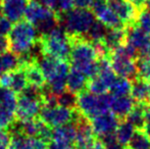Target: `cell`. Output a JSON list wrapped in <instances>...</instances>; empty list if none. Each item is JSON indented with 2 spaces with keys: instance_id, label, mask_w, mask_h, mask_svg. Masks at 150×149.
Returning a JSON list of instances; mask_svg holds the SVG:
<instances>
[{
  "instance_id": "4",
  "label": "cell",
  "mask_w": 150,
  "mask_h": 149,
  "mask_svg": "<svg viewBox=\"0 0 150 149\" xmlns=\"http://www.w3.org/2000/svg\"><path fill=\"white\" fill-rule=\"evenodd\" d=\"M60 25L69 36L85 37L96 18L90 9L73 8L67 13L60 14Z\"/></svg>"
},
{
  "instance_id": "9",
  "label": "cell",
  "mask_w": 150,
  "mask_h": 149,
  "mask_svg": "<svg viewBox=\"0 0 150 149\" xmlns=\"http://www.w3.org/2000/svg\"><path fill=\"white\" fill-rule=\"evenodd\" d=\"M110 64L113 72L117 77L126 78V79L133 81L137 76V66L136 60L131 59L128 57L117 55V54H110Z\"/></svg>"
},
{
  "instance_id": "41",
  "label": "cell",
  "mask_w": 150,
  "mask_h": 149,
  "mask_svg": "<svg viewBox=\"0 0 150 149\" xmlns=\"http://www.w3.org/2000/svg\"><path fill=\"white\" fill-rule=\"evenodd\" d=\"M83 149H105V147L103 146V144L101 143V141L99 139H96L95 141H93L92 143L89 144L88 146H86Z\"/></svg>"
},
{
  "instance_id": "24",
  "label": "cell",
  "mask_w": 150,
  "mask_h": 149,
  "mask_svg": "<svg viewBox=\"0 0 150 149\" xmlns=\"http://www.w3.org/2000/svg\"><path fill=\"white\" fill-rule=\"evenodd\" d=\"M127 147L129 149H150V137L144 130H135Z\"/></svg>"
},
{
  "instance_id": "28",
  "label": "cell",
  "mask_w": 150,
  "mask_h": 149,
  "mask_svg": "<svg viewBox=\"0 0 150 149\" xmlns=\"http://www.w3.org/2000/svg\"><path fill=\"white\" fill-rule=\"evenodd\" d=\"M107 29L108 28L104 24H102L100 20H96L93 23L92 26H91V28L87 32V34L85 35V38L87 40H89L90 42L102 40L104 38L105 34H106Z\"/></svg>"
},
{
  "instance_id": "10",
  "label": "cell",
  "mask_w": 150,
  "mask_h": 149,
  "mask_svg": "<svg viewBox=\"0 0 150 149\" xmlns=\"http://www.w3.org/2000/svg\"><path fill=\"white\" fill-rule=\"evenodd\" d=\"M107 4L126 27L135 24L139 11L131 2H129L128 0H112L107 2Z\"/></svg>"
},
{
  "instance_id": "23",
  "label": "cell",
  "mask_w": 150,
  "mask_h": 149,
  "mask_svg": "<svg viewBox=\"0 0 150 149\" xmlns=\"http://www.w3.org/2000/svg\"><path fill=\"white\" fill-rule=\"evenodd\" d=\"M16 103H18V94L8 88L0 89V105L9 112H16Z\"/></svg>"
},
{
  "instance_id": "45",
  "label": "cell",
  "mask_w": 150,
  "mask_h": 149,
  "mask_svg": "<svg viewBox=\"0 0 150 149\" xmlns=\"http://www.w3.org/2000/svg\"><path fill=\"white\" fill-rule=\"evenodd\" d=\"M1 2H2V0H0V4H1Z\"/></svg>"
},
{
  "instance_id": "12",
  "label": "cell",
  "mask_w": 150,
  "mask_h": 149,
  "mask_svg": "<svg viewBox=\"0 0 150 149\" xmlns=\"http://www.w3.org/2000/svg\"><path fill=\"white\" fill-rule=\"evenodd\" d=\"M28 3L29 0H2L0 8L5 18L16 23L23 20Z\"/></svg>"
},
{
  "instance_id": "18",
  "label": "cell",
  "mask_w": 150,
  "mask_h": 149,
  "mask_svg": "<svg viewBox=\"0 0 150 149\" xmlns=\"http://www.w3.org/2000/svg\"><path fill=\"white\" fill-rule=\"evenodd\" d=\"M102 41L104 42L105 45L112 51L113 49H115V48H117L119 46L126 43V41H127L126 28H122V29L108 28L104 38L102 39Z\"/></svg>"
},
{
  "instance_id": "46",
  "label": "cell",
  "mask_w": 150,
  "mask_h": 149,
  "mask_svg": "<svg viewBox=\"0 0 150 149\" xmlns=\"http://www.w3.org/2000/svg\"><path fill=\"white\" fill-rule=\"evenodd\" d=\"M125 149H129V148H128V147H126V148H125Z\"/></svg>"
},
{
  "instance_id": "3",
  "label": "cell",
  "mask_w": 150,
  "mask_h": 149,
  "mask_svg": "<svg viewBox=\"0 0 150 149\" xmlns=\"http://www.w3.org/2000/svg\"><path fill=\"white\" fill-rule=\"evenodd\" d=\"M39 37L36 28L26 20H21L11 27L7 35L8 50L16 55L30 52L37 46Z\"/></svg>"
},
{
  "instance_id": "2",
  "label": "cell",
  "mask_w": 150,
  "mask_h": 149,
  "mask_svg": "<svg viewBox=\"0 0 150 149\" xmlns=\"http://www.w3.org/2000/svg\"><path fill=\"white\" fill-rule=\"evenodd\" d=\"M41 55L69 61L71 50V36L61 25L46 35H39L37 40Z\"/></svg>"
},
{
  "instance_id": "30",
  "label": "cell",
  "mask_w": 150,
  "mask_h": 149,
  "mask_svg": "<svg viewBox=\"0 0 150 149\" xmlns=\"http://www.w3.org/2000/svg\"><path fill=\"white\" fill-rule=\"evenodd\" d=\"M136 66L138 78L150 82V59L139 56L136 59Z\"/></svg>"
},
{
  "instance_id": "35",
  "label": "cell",
  "mask_w": 150,
  "mask_h": 149,
  "mask_svg": "<svg viewBox=\"0 0 150 149\" xmlns=\"http://www.w3.org/2000/svg\"><path fill=\"white\" fill-rule=\"evenodd\" d=\"M47 149H76V147L73 142L52 139L47 144Z\"/></svg>"
},
{
  "instance_id": "6",
  "label": "cell",
  "mask_w": 150,
  "mask_h": 149,
  "mask_svg": "<svg viewBox=\"0 0 150 149\" xmlns=\"http://www.w3.org/2000/svg\"><path fill=\"white\" fill-rule=\"evenodd\" d=\"M76 108L63 107L60 105L55 106H42L39 113V117L49 125L51 128H56L65 124L71 123L75 117Z\"/></svg>"
},
{
  "instance_id": "25",
  "label": "cell",
  "mask_w": 150,
  "mask_h": 149,
  "mask_svg": "<svg viewBox=\"0 0 150 149\" xmlns=\"http://www.w3.org/2000/svg\"><path fill=\"white\" fill-rule=\"evenodd\" d=\"M0 66L2 72H13L20 68V60L18 56L11 52L10 50L2 52L0 55Z\"/></svg>"
},
{
  "instance_id": "33",
  "label": "cell",
  "mask_w": 150,
  "mask_h": 149,
  "mask_svg": "<svg viewBox=\"0 0 150 149\" xmlns=\"http://www.w3.org/2000/svg\"><path fill=\"white\" fill-rule=\"evenodd\" d=\"M16 117L14 114L0 105V131H8Z\"/></svg>"
},
{
  "instance_id": "42",
  "label": "cell",
  "mask_w": 150,
  "mask_h": 149,
  "mask_svg": "<svg viewBox=\"0 0 150 149\" xmlns=\"http://www.w3.org/2000/svg\"><path fill=\"white\" fill-rule=\"evenodd\" d=\"M140 56H143V57H146V58H148V59H150V37H149L148 41H147L146 45L141 50Z\"/></svg>"
},
{
  "instance_id": "40",
  "label": "cell",
  "mask_w": 150,
  "mask_h": 149,
  "mask_svg": "<svg viewBox=\"0 0 150 149\" xmlns=\"http://www.w3.org/2000/svg\"><path fill=\"white\" fill-rule=\"evenodd\" d=\"M128 1L131 2V3L138 9V11H140V10H142L143 8L146 7L147 0H128Z\"/></svg>"
},
{
  "instance_id": "32",
  "label": "cell",
  "mask_w": 150,
  "mask_h": 149,
  "mask_svg": "<svg viewBox=\"0 0 150 149\" xmlns=\"http://www.w3.org/2000/svg\"><path fill=\"white\" fill-rule=\"evenodd\" d=\"M135 24L150 35V10L148 8L145 7L138 12Z\"/></svg>"
},
{
  "instance_id": "34",
  "label": "cell",
  "mask_w": 150,
  "mask_h": 149,
  "mask_svg": "<svg viewBox=\"0 0 150 149\" xmlns=\"http://www.w3.org/2000/svg\"><path fill=\"white\" fill-rule=\"evenodd\" d=\"M99 140H100L101 143L103 144L105 149H125L126 148L117 141L115 133L103 136V137H101Z\"/></svg>"
},
{
  "instance_id": "20",
  "label": "cell",
  "mask_w": 150,
  "mask_h": 149,
  "mask_svg": "<svg viewBox=\"0 0 150 149\" xmlns=\"http://www.w3.org/2000/svg\"><path fill=\"white\" fill-rule=\"evenodd\" d=\"M76 134H77V128H76L75 124L71 121V123L65 124V125L54 128L52 139L73 142L75 144Z\"/></svg>"
},
{
  "instance_id": "21",
  "label": "cell",
  "mask_w": 150,
  "mask_h": 149,
  "mask_svg": "<svg viewBox=\"0 0 150 149\" xmlns=\"http://www.w3.org/2000/svg\"><path fill=\"white\" fill-rule=\"evenodd\" d=\"M134 132H135L134 126L131 123H129L127 119H122V121H120L119 126H117V130H115V137H117V141H119L122 146L127 147V145H128L129 142H130Z\"/></svg>"
},
{
  "instance_id": "31",
  "label": "cell",
  "mask_w": 150,
  "mask_h": 149,
  "mask_svg": "<svg viewBox=\"0 0 150 149\" xmlns=\"http://www.w3.org/2000/svg\"><path fill=\"white\" fill-rule=\"evenodd\" d=\"M57 104L63 107L75 109L77 107V95L65 90L57 95Z\"/></svg>"
},
{
  "instance_id": "7",
  "label": "cell",
  "mask_w": 150,
  "mask_h": 149,
  "mask_svg": "<svg viewBox=\"0 0 150 149\" xmlns=\"http://www.w3.org/2000/svg\"><path fill=\"white\" fill-rule=\"evenodd\" d=\"M42 107V101L37 98L28 97L25 95L18 96L14 117L16 121H28L39 117L40 110Z\"/></svg>"
},
{
  "instance_id": "22",
  "label": "cell",
  "mask_w": 150,
  "mask_h": 149,
  "mask_svg": "<svg viewBox=\"0 0 150 149\" xmlns=\"http://www.w3.org/2000/svg\"><path fill=\"white\" fill-rule=\"evenodd\" d=\"M28 80L26 77L24 68H18V70L11 72V84H10V90L16 94H21L26 87L28 86Z\"/></svg>"
},
{
  "instance_id": "36",
  "label": "cell",
  "mask_w": 150,
  "mask_h": 149,
  "mask_svg": "<svg viewBox=\"0 0 150 149\" xmlns=\"http://www.w3.org/2000/svg\"><path fill=\"white\" fill-rule=\"evenodd\" d=\"M74 8V0H57L55 11L59 14L69 12Z\"/></svg>"
},
{
  "instance_id": "13",
  "label": "cell",
  "mask_w": 150,
  "mask_h": 149,
  "mask_svg": "<svg viewBox=\"0 0 150 149\" xmlns=\"http://www.w3.org/2000/svg\"><path fill=\"white\" fill-rule=\"evenodd\" d=\"M135 103L136 102L130 95L111 96L109 112H112L120 121H122L128 117V114L134 107Z\"/></svg>"
},
{
  "instance_id": "15",
  "label": "cell",
  "mask_w": 150,
  "mask_h": 149,
  "mask_svg": "<svg viewBox=\"0 0 150 149\" xmlns=\"http://www.w3.org/2000/svg\"><path fill=\"white\" fill-rule=\"evenodd\" d=\"M88 80L89 79L81 71L71 66V70L67 77V90L78 95L87 89Z\"/></svg>"
},
{
  "instance_id": "14",
  "label": "cell",
  "mask_w": 150,
  "mask_h": 149,
  "mask_svg": "<svg viewBox=\"0 0 150 149\" xmlns=\"http://www.w3.org/2000/svg\"><path fill=\"white\" fill-rule=\"evenodd\" d=\"M131 87V97L137 103H150V82L136 78L133 80Z\"/></svg>"
},
{
  "instance_id": "26",
  "label": "cell",
  "mask_w": 150,
  "mask_h": 149,
  "mask_svg": "<svg viewBox=\"0 0 150 149\" xmlns=\"http://www.w3.org/2000/svg\"><path fill=\"white\" fill-rule=\"evenodd\" d=\"M132 82L126 78L117 77L112 85L109 88V94L111 96H126L131 92Z\"/></svg>"
},
{
  "instance_id": "37",
  "label": "cell",
  "mask_w": 150,
  "mask_h": 149,
  "mask_svg": "<svg viewBox=\"0 0 150 149\" xmlns=\"http://www.w3.org/2000/svg\"><path fill=\"white\" fill-rule=\"evenodd\" d=\"M10 134L8 131H0V149H9Z\"/></svg>"
},
{
  "instance_id": "5",
  "label": "cell",
  "mask_w": 150,
  "mask_h": 149,
  "mask_svg": "<svg viewBox=\"0 0 150 149\" xmlns=\"http://www.w3.org/2000/svg\"><path fill=\"white\" fill-rule=\"evenodd\" d=\"M111 95L104 93L101 95H95L91 92L84 90L77 95V110L82 115L91 119L92 117L109 112Z\"/></svg>"
},
{
  "instance_id": "19",
  "label": "cell",
  "mask_w": 150,
  "mask_h": 149,
  "mask_svg": "<svg viewBox=\"0 0 150 149\" xmlns=\"http://www.w3.org/2000/svg\"><path fill=\"white\" fill-rule=\"evenodd\" d=\"M148 107L146 103H135L133 109L125 119L134 126L135 130H144L145 126V112Z\"/></svg>"
},
{
  "instance_id": "44",
  "label": "cell",
  "mask_w": 150,
  "mask_h": 149,
  "mask_svg": "<svg viewBox=\"0 0 150 149\" xmlns=\"http://www.w3.org/2000/svg\"><path fill=\"white\" fill-rule=\"evenodd\" d=\"M1 53H2V51H1V50H0V55H1Z\"/></svg>"
},
{
  "instance_id": "17",
  "label": "cell",
  "mask_w": 150,
  "mask_h": 149,
  "mask_svg": "<svg viewBox=\"0 0 150 149\" xmlns=\"http://www.w3.org/2000/svg\"><path fill=\"white\" fill-rule=\"evenodd\" d=\"M24 68L29 85L36 86L38 88H41V89L45 87L47 82H46L45 76H44L43 72H42L39 64H38V60L28 64Z\"/></svg>"
},
{
  "instance_id": "38",
  "label": "cell",
  "mask_w": 150,
  "mask_h": 149,
  "mask_svg": "<svg viewBox=\"0 0 150 149\" xmlns=\"http://www.w3.org/2000/svg\"><path fill=\"white\" fill-rule=\"evenodd\" d=\"M93 0H74V8L90 9Z\"/></svg>"
},
{
  "instance_id": "43",
  "label": "cell",
  "mask_w": 150,
  "mask_h": 149,
  "mask_svg": "<svg viewBox=\"0 0 150 149\" xmlns=\"http://www.w3.org/2000/svg\"><path fill=\"white\" fill-rule=\"evenodd\" d=\"M2 73H3V72H2V68H1V66H0V75H1Z\"/></svg>"
},
{
  "instance_id": "27",
  "label": "cell",
  "mask_w": 150,
  "mask_h": 149,
  "mask_svg": "<svg viewBox=\"0 0 150 149\" xmlns=\"http://www.w3.org/2000/svg\"><path fill=\"white\" fill-rule=\"evenodd\" d=\"M9 149H34L33 138L20 133H10Z\"/></svg>"
},
{
  "instance_id": "1",
  "label": "cell",
  "mask_w": 150,
  "mask_h": 149,
  "mask_svg": "<svg viewBox=\"0 0 150 149\" xmlns=\"http://www.w3.org/2000/svg\"><path fill=\"white\" fill-rule=\"evenodd\" d=\"M71 50L69 62L71 68L81 71L88 79L98 75L97 55L92 43L85 37L71 36Z\"/></svg>"
},
{
  "instance_id": "11",
  "label": "cell",
  "mask_w": 150,
  "mask_h": 149,
  "mask_svg": "<svg viewBox=\"0 0 150 149\" xmlns=\"http://www.w3.org/2000/svg\"><path fill=\"white\" fill-rule=\"evenodd\" d=\"M54 13H55V10L45 7L37 0H29L24 16L26 20H28L29 23H31L35 27L36 25L48 18L49 16H53Z\"/></svg>"
},
{
  "instance_id": "29",
  "label": "cell",
  "mask_w": 150,
  "mask_h": 149,
  "mask_svg": "<svg viewBox=\"0 0 150 149\" xmlns=\"http://www.w3.org/2000/svg\"><path fill=\"white\" fill-rule=\"evenodd\" d=\"M87 91L95 94V95H101V94L107 93L108 87L105 85V83L98 76H96V77L91 78V79L88 80Z\"/></svg>"
},
{
  "instance_id": "8",
  "label": "cell",
  "mask_w": 150,
  "mask_h": 149,
  "mask_svg": "<svg viewBox=\"0 0 150 149\" xmlns=\"http://www.w3.org/2000/svg\"><path fill=\"white\" fill-rule=\"evenodd\" d=\"M92 129L97 139L115 132L120 124V119L110 112H103L90 119Z\"/></svg>"
},
{
  "instance_id": "39",
  "label": "cell",
  "mask_w": 150,
  "mask_h": 149,
  "mask_svg": "<svg viewBox=\"0 0 150 149\" xmlns=\"http://www.w3.org/2000/svg\"><path fill=\"white\" fill-rule=\"evenodd\" d=\"M39 2L42 5L45 6V7L49 8V9H52V10H55L57 0H39Z\"/></svg>"
},
{
  "instance_id": "16",
  "label": "cell",
  "mask_w": 150,
  "mask_h": 149,
  "mask_svg": "<svg viewBox=\"0 0 150 149\" xmlns=\"http://www.w3.org/2000/svg\"><path fill=\"white\" fill-rule=\"evenodd\" d=\"M127 32V41L129 44L134 46L139 52L144 48L148 41L150 35L147 34L145 31H143L140 27H138L136 24L130 25L126 27Z\"/></svg>"
}]
</instances>
